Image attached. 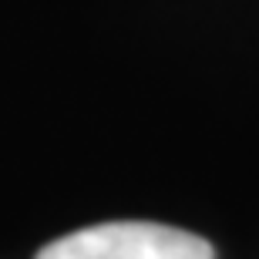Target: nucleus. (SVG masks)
I'll return each instance as SVG.
<instances>
[{"label": "nucleus", "mask_w": 259, "mask_h": 259, "mask_svg": "<svg viewBox=\"0 0 259 259\" xmlns=\"http://www.w3.org/2000/svg\"><path fill=\"white\" fill-rule=\"evenodd\" d=\"M37 259H215L195 232L162 222H101L51 242Z\"/></svg>", "instance_id": "f257e3e1"}]
</instances>
